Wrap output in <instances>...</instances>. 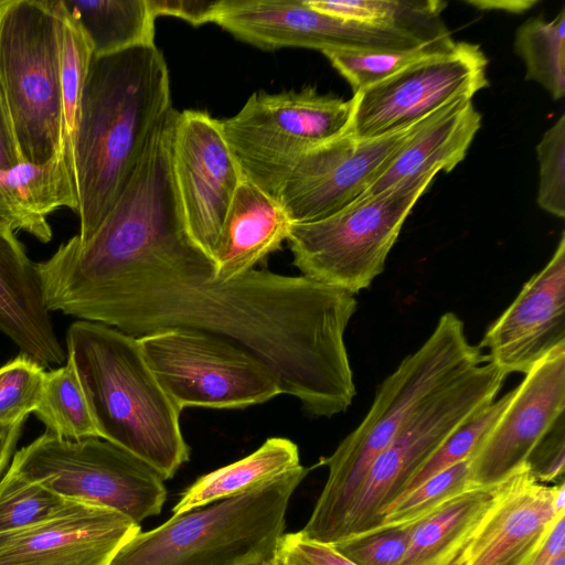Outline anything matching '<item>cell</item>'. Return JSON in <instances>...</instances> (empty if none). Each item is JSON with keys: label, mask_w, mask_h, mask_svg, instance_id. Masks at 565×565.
<instances>
[{"label": "cell", "mask_w": 565, "mask_h": 565, "mask_svg": "<svg viewBox=\"0 0 565 565\" xmlns=\"http://www.w3.org/2000/svg\"><path fill=\"white\" fill-rule=\"evenodd\" d=\"M539 161L537 205L545 212L565 216V115L543 134L536 146Z\"/></svg>", "instance_id": "d590c367"}, {"label": "cell", "mask_w": 565, "mask_h": 565, "mask_svg": "<svg viewBox=\"0 0 565 565\" xmlns=\"http://www.w3.org/2000/svg\"><path fill=\"white\" fill-rule=\"evenodd\" d=\"M435 177L405 180L319 221L291 223L287 242L294 265L301 276L352 295L367 288Z\"/></svg>", "instance_id": "52a82bcc"}, {"label": "cell", "mask_w": 565, "mask_h": 565, "mask_svg": "<svg viewBox=\"0 0 565 565\" xmlns=\"http://www.w3.org/2000/svg\"><path fill=\"white\" fill-rule=\"evenodd\" d=\"M505 377L494 364L481 363L427 399L374 460L335 542L377 529L448 436L494 401Z\"/></svg>", "instance_id": "9c48e42d"}, {"label": "cell", "mask_w": 565, "mask_h": 565, "mask_svg": "<svg viewBox=\"0 0 565 565\" xmlns=\"http://www.w3.org/2000/svg\"><path fill=\"white\" fill-rule=\"evenodd\" d=\"M550 565H565V554L559 555Z\"/></svg>", "instance_id": "f6af8a7d"}, {"label": "cell", "mask_w": 565, "mask_h": 565, "mask_svg": "<svg viewBox=\"0 0 565 565\" xmlns=\"http://www.w3.org/2000/svg\"><path fill=\"white\" fill-rule=\"evenodd\" d=\"M147 2L156 19L169 15L193 25L214 22L221 6V0H147Z\"/></svg>", "instance_id": "ab89813d"}, {"label": "cell", "mask_w": 565, "mask_h": 565, "mask_svg": "<svg viewBox=\"0 0 565 565\" xmlns=\"http://www.w3.org/2000/svg\"><path fill=\"white\" fill-rule=\"evenodd\" d=\"M565 415V344L525 373L497 422L470 458L472 487L499 484L525 461L557 419Z\"/></svg>", "instance_id": "2e32d148"}, {"label": "cell", "mask_w": 565, "mask_h": 565, "mask_svg": "<svg viewBox=\"0 0 565 565\" xmlns=\"http://www.w3.org/2000/svg\"><path fill=\"white\" fill-rule=\"evenodd\" d=\"M139 532L117 511L76 502L45 522L0 534V565H109Z\"/></svg>", "instance_id": "ac0fdd59"}, {"label": "cell", "mask_w": 565, "mask_h": 565, "mask_svg": "<svg viewBox=\"0 0 565 565\" xmlns=\"http://www.w3.org/2000/svg\"><path fill=\"white\" fill-rule=\"evenodd\" d=\"M507 481L470 487L414 523L398 565H467L472 541Z\"/></svg>", "instance_id": "603a6c76"}, {"label": "cell", "mask_w": 565, "mask_h": 565, "mask_svg": "<svg viewBox=\"0 0 565 565\" xmlns=\"http://www.w3.org/2000/svg\"><path fill=\"white\" fill-rule=\"evenodd\" d=\"M470 6L479 10H498L509 13H523L537 3L536 0H470Z\"/></svg>", "instance_id": "b9f144b4"}, {"label": "cell", "mask_w": 565, "mask_h": 565, "mask_svg": "<svg viewBox=\"0 0 565 565\" xmlns=\"http://www.w3.org/2000/svg\"><path fill=\"white\" fill-rule=\"evenodd\" d=\"M565 344V234L546 265L489 326L479 349L504 375L529 372Z\"/></svg>", "instance_id": "e0dca14e"}, {"label": "cell", "mask_w": 565, "mask_h": 565, "mask_svg": "<svg viewBox=\"0 0 565 565\" xmlns=\"http://www.w3.org/2000/svg\"><path fill=\"white\" fill-rule=\"evenodd\" d=\"M262 565H284V564L277 558V556H275L273 559H270Z\"/></svg>", "instance_id": "bcb514c9"}, {"label": "cell", "mask_w": 565, "mask_h": 565, "mask_svg": "<svg viewBox=\"0 0 565 565\" xmlns=\"http://www.w3.org/2000/svg\"><path fill=\"white\" fill-rule=\"evenodd\" d=\"M423 120L370 139L356 138L349 128L309 149L277 198L291 223L319 221L358 201Z\"/></svg>", "instance_id": "4fadbf2b"}, {"label": "cell", "mask_w": 565, "mask_h": 565, "mask_svg": "<svg viewBox=\"0 0 565 565\" xmlns=\"http://www.w3.org/2000/svg\"><path fill=\"white\" fill-rule=\"evenodd\" d=\"M0 332L42 366L67 358L47 310L36 263L0 217Z\"/></svg>", "instance_id": "d6986e66"}, {"label": "cell", "mask_w": 565, "mask_h": 565, "mask_svg": "<svg viewBox=\"0 0 565 565\" xmlns=\"http://www.w3.org/2000/svg\"><path fill=\"white\" fill-rule=\"evenodd\" d=\"M214 23L265 51H398L427 45L393 30L323 13L307 0H221Z\"/></svg>", "instance_id": "5bb4252c"}, {"label": "cell", "mask_w": 565, "mask_h": 565, "mask_svg": "<svg viewBox=\"0 0 565 565\" xmlns=\"http://www.w3.org/2000/svg\"><path fill=\"white\" fill-rule=\"evenodd\" d=\"M0 492V534L24 530L67 511L76 502L22 479L9 468Z\"/></svg>", "instance_id": "1f68e13d"}, {"label": "cell", "mask_w": 565, "mask_h": 565, "mask_svg": "<svg viewBox=\"0 0 565 565\" xmlns=\"http://www.w3.org/2000/svg\"><path fill=\"white\" fill-rule=\"evenodd\" d=\"M299 466L244 493L172 515L139 532L109 565H262L276 556Z\"/></svg>", "instance_id": "5b68a950"}, {"label": "cell", "mask_w": 565, "mask_h": 565, "mask_svg": "<svg viewBox=\"0 0 565 565\" xmlns=\"http://www.w3.org/2000/svg\"><path fill=\"white\" fill-rule=\"evenodd\" d=\"M172 170L189 233L212 258L224 218L243 181L221 120L200 110L179 111Z\"/></svg>", "instance_id": "9a60e30c"}, {"label": "cell", "mask_w": 565, "mask_h": 565, "mask_svg": "<svg viewBox=\"0 0 565 565\" xmlns=\"http://www.w3.org/2000/svg\"><path fill=\"white\" fill-rule=\"evenodd\" d=\"M87 34L94 56L154 44L147 0H61Z\"/></svg>", "instance_id": "4316f807"}, {"label": "cell", "mask_w": 565, "mask_h": 565, "mask_svg": "<svg viewBox=\"0 0 565 565\" xmlns=\"http://www.w3.org/2000/svg\"><path fill=\"white\" fill-rule=\"evenodd\" d=\"M60 207L76 212L77 195L64 154L42 166L0 170V217L42 243L52 239L47 216Z\"/></svg>", "instance_id": "cb8c5ba5"}, {"label": "cell", "mask_w": 565, "mask_h": 565, "mask_svg": "<svg viewBox=\"0 0 565 565\" xmlns=\"http://www.w3.org/2000/svg\"><path fill=\"white\" fill-rule=\"evenodd\" d=\"M137 339L159 384L181 411L241 408L280 394L259 362L227 342L177 330Z\"/></svg>", "instance_id": "8fae6325"}, {"label": "cell", "mask_w": 565, "mask_h": 565, "mask_svg": "<svg viewBox=\"0 0 565 565\" xmlns=\"http://www.w3.org/2000/svg\"><path fill=\"white\" fill-rule=\"evenodd\" d=\"M327 14L393 30L422 43L452 41L441 12L440 0H307Z\"/></svg>", "instance_id": "484cf974"}, {"label": "cell", "mask_w": 565, "mask_h": 565, "mask_svg": "<svg viewBox=\"0 0 565 565\" xmlns=\"http://www.w3.org/2000/svg\"><path fill=\"white\" fill-rule=\"evenodd\" d=\"M276 556L284 565H356L331 544L309 540L300 532L284 533Z\"/></svg>", "instance_id": "f35d334b"}, {"label": "cell", "mask_w": 565, "mask_h": 565, "mask_svg": "<svg viewBox=\"0 0 565 565\" xmlns=\"http://www.w3.org/2000/svg\"><path fill=\"white\" fill-rule=\"evenodd\" d=\"M299 466L294 441L268 438L248 456L198 478L173 507V515L238 495Z\"/></svg>", "instance_id": "d4e9b609"}, {"label": "cell", "mask_w": 565, "mask_h": 565, "mask_svg": "<svg viewBox=\"0 0 565 565\" xmlns=\"http://www.w3.org/2000/svg\"><path fill=\"white\" fill-rule=\"evenodd\" d=\"M61 23L60 1L0 6V89L22 163L64 154Z\"/></svg>", "instance_id": "8992f818"}, {"label": "cell", "mask_w": 565, "mask_h": 565, "mask_svg": "<svg viewBox=\"0 0 565 565\" xmlns=\"http://www.w3.org/2000/svg\"><path fill=\"white\" fill-rule=\"evenodd\" d=\"M291 221L279 201L243 179L222 224L212 259L215 276L236 279L287 241Z\"/></svg>", "instance_id": "7402d4cb"}, {"label": "cell", "mask_w": 565, "mask_h": 565, "mask_svg": "<svg viewBox=\"0 0 565 565\" xmlns=\"http://www.w3.org/2000/svg\"><path fill=\"white\" fill-rule=\"evenodd\" d=\"M486 362L481 350L468 341L462 320L450 311L440 316L423 344L381 383L360 425L321 460L328 478L299 532L333 544L371 466L408 418L441 388Z\"/></svg>", "instance_id": "3957f363"}, {"label": "cell", "mask_w": 565, "mask_h": 565, "mask_svg": "<svg viewBox=\"0 0 565 565\" xmlns=\"http://www.w3.org/2000/svg\"><path fill=\"white\" fill-rule=\"evenodd\" d=\"M47 433L79 440L99 437L92 409L72 358L45 373L40 404L34 411ZM100 438V437H99Z\"/></svg>", "instance_id": "83f0119b"}, {"label": "cell", "mask_w": 565, "mask_h": 565, "mask_svg": "<svg viewBox=\"0 0 565 565\" xmlns=\"http://www.w3.org/2000/svg\"><path fill=\"white\" fill-rule=\"evenodd\" d=\"M525 467L541 483L559 482L565 470V415L561 416L529 455Z\"/></svg>", "instance_id": "74e56055"}, {"label": "cell", "mask_w": 565, "mask_h": 565, "mask_svg": "<svg viewBox=\"0 0 565 565\" xmlns=\"http://www.w3.org/2000/svg\"><path fill=\"white\" fill-rule=\"evenodd\" d=\"M3 0H0V6L2 4Z\"/></svg>", "instance_id": "c3c4849f"}, {"label": "cell", "mask_w": 565, "mask_h": 565, "mask_svg": "<svg viewBox=\"0 0 565 565\" xmlns=\"http://www.w3.org/2000/svg\"><path fill=\"white\" fill-rule=\"evenodd\" d=\"M455 43V41L433 43L398 51L327 50L322 54L348 81L355 94L393 76L422 58L451 49Z\"/></svg>", "instance_id": "4dcf8cb0"}, {"label": "cell", "mask_w": 565, "mask_h": 565, "mask_svg": "<svg viewBox=\"0 0 565 565\" xmlns=\"http://www.w3.org/2000/svg\"><path fill=\"white\" fill-rule=\"evenodd\" d=\"M470 487L469 458L434 475L399 498L386 510L379 527L414 524Z\"/></svg>", "instance_id": "d6a6232c"}, {"label": "cell", "mask_w": 565, "mask_h": 565, "mask_svg": "<svg viewBox=\"0 0 565 565\" xmlns=\"http://www.w3.org/2000/svg\"><path fill=\"white\" fill-rule=\"evenodd\" d=\"M511 396L512 391L501 398L494 399L457 427L418 471L403 495L434 475L471 458L482 438L508 405Z\"/></svg>", "instance_id": "836d02e7"}, {"label": "cell", "mask_w": 565, "mask_h": 565, "mask_svg": "<svg viewBox=\"0 0 565 565\" xmlns=\"http://www.w3.org/2000/svg\"><path fill=\"white\" fill-rule=\"evenodd\" d=\"M488 58L478 44L460 41L413 63L351 97L350 130L360 139L408 127L447 103L489 86Z\"/></svg>", "instance_id": "7c38bea8"}, {"label": "cell", "mask_w": 565, "mask_h": 565, "mask_svg": "<svg viewBox=\"0 0 565 565\" xmlns=\"http://www.w3.org/2000/svg\"><path fill=\"white\" fill-rule=\"evenodd\" d=\"M23 424L0 428V477L8 467L15 445L20 438Z\"/></svg>", "instance_id": "7bdbcfd3"}, {"label": "cell", "mask_w": 565, "mask_h": 565, "mask_svg": "<svg viewBox=\"0 0 565 565\" xmlns=\"http://www.w3.org/2000/svg\"><path fill=\"white\" fill-rule=\"evenodd\" d=\"M557 483L539 482L525 466L511 476L472 541L467 565H501L536 544L565 514L555 504Z\"/></svg>", "instance_id": "ffe728a7"}, {"label": "cell", "mask_w": 565, "mask_h": 565, "mask_svg": "<svg viewBox=\"0 0 565 565\" xmlns=\"http://www.w3.org/2000/svg\"><path fill=\"white\" fill-rule=\"evenodd\" d=\"M414 524L381 526L331 544L356 565H398Z\"/></svg>", "instance_id": "8d00e7d4"}, {"label": "cell", "mask_w": 565, "mask_h": 565, "mask_svg": "<svg viewBox=\"0 0 565 565\" xmlns=\"http://www.w3.org/2000/svg\"><path fill=\"white\" fill-rule=\"evenodd\" d=\"M351 118V98L309 86L275 94L258 90L221 125L243 179L277 199L301 156L347 131Z\"/></svg>", "instance_id": "ba28073f"}, {"label": "cell", "mask_w": 565, "mask_h": 565, "mask_svg": "<svg viewBox=\"0 0 565 565\" xmlns=\"http://www.w3.org/2000/svg\"><path fill=\"white\" fill-rule=\"evenodd\" d=\"M39 276L50 312L134 338L177 330L234 345L312 417L343 413L355 396L344 341L354 295L269 270L218 279L175 203H126L86 242L62 244Z\"/></svg>", "instance_id": "6da1fadb"}, {"label": "cell", "mask_w": 565, "mask_h": 565, "mask_svg": "<svg viewBox=\"0 0 565 565\" xmlns=\"http://www.w3.org/2000/svg\"><path fill=\"white\" fill-rule=\"evenodd\" d=\"M45 373L39 362L23 353L0 366V428L23 424L34 413Z\"/></svg>", "instance_id": "e575fe53"}, {"label": "cell", "mask_w": 565, "mask_h": 565, "mask_svg": "<svg viewBox=\"0 0 565 565\" xmlns=\"http://www.w3.org/2000/svg\"><path fill=\"white\" fill-rule=\"evenodd\" d=\"M480 127L481 115L471 98L447 103L424 118L359 200L423 174L450 172L465 159Z\"/></svg>", "instance_id": "44dd1931"}, {"label": "cell", "mask_w": 565, "mask_h": 565, "mask_svg": "<svg viewBox=\"0 0 565 565\" xmlns=\"http://www.w3.org/2000/svg\"><path fill=\"white\" fill-rule=\"evenodd\" d=\"M9 469L75 502L111 509L135 523L157 515L164 479L127 450L99 437L71 440L45 431L18 450Z\"/></svg>", "instance_id": "30bf717a"}, {"label": "cell", "mask_w": 565, "mask_h": 565, "mask_svg": "<svg viewBox=\"0 0 565 565\" xmlns=\"http://www.w3.org/2000/svg\"><path fill=\"white\" fill-rule=\"evenodd\" d=\"M514 51L525 65V79L542 85L558 100L565 95V10L552 20L524 21L515 32Z\"/></svg>", "instance_id": "f1b7e54d"}, {"label": "cell", "mask_w": 565, "mask_h": 565, "mask_svg": "<svg viewBox=\"0 0 565 565\" xmlns=\"http://www.w3.org/2000/svg\"><path fill=\"white\" fill-rule=\"evenodd\" d=\"M61 11V90L63 109L64 154L68 164L81 100L89 65L94 56L92 43L62 1Z\"/></svg>", "instance_id": "f546056e"}, {"label": "cell", "mask_w": 565, "mask_h": 565, "mask_svg": "<svg viewBox=\"0 0 565 565\" xmlns=\"http://www.w3.org/2000/svg\"><path fill=\"white\" fill-rule=\"evenodd\" d=\"M543 537L536 544H534L533 546H531L523 553L519 554L516 557H514V558L510 559L509 562L503 563L501 565H531L533 556H534L539 545L541 544Z\"/></svg>", "instance_id": "ee69618b"}, {"label": "cell", "mask_w": 565, "mask_h": 565, "mask_svg": "<svg viewBox=\"0 0 565 565\" xmlns=\"http://www.w3.org/2000/svg\"><path fill=\"white\" fill-rule=\"evenodd\" d=\"M21 162L7 106L0 89V170H10Z\"/></svg>", "instance_id": "60d3db41"}, {"label": "cell", "mask_w": 565, "mask_h": 565, "mask_svg": "<svg viewBox=\"0 0 565 565\" xmlns=\"http://www.w3.org/2000/svg\"><path fill=\"white\" fill-rule=\"evenodd\" d=\"M3 486H4V482H3V479L1 478V479H0V492H1V491H2V489H3Z\"/></svg>", "instance_id": "7dc6e473"}, {"label": "cell", "mask_w": 565, "mask_h": 565, "mask_svg": "<svg viewBox=\"0 0 565 565\" xmlns=\"http://www.w3.org/2000/svg\"><path fill=\"white\" fill-rule=\"evenodd\" d=\"M72 358L99 437L132 454L164 480L189 460L181 409L159 384L137 338L98 322L66 332Z\"/></svg>", "instance_id": "277c9868"}, {"label": "cell", "mask_w": 565, "mask_h": 565, "mask_svg": "<svg viewBox=\"0 0 565 565\" xmlns=\"http://www.w3.org/2000/svg\"><path fill=\"white\" fill-rule=\"evenodd\" d=\"M171 107L169 70L156 44L93 56L68 158L79 241L113 207Z\"/></svg>", "instance_id": "7a4b0ae2"}]
</instances>
